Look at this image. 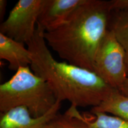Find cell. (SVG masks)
Instances as JSON below:
<instances>
[{"instance_id": "cell-1", "label": "cell", "mask_w": 128, "mask_h": 128, "mask_svg": "<svg viewBox=\"0 0 128 128\" xmlns=\"http://www.w3.org/2000/svg\"><path fill=\"white\" fill-rule=\"evenodd\" d=\"M44 33L37 24L34 38L27 44L32 56V71L50 85L60 102L68 100L76 108L100 105L115 89L94 72L56 60L44 40Z\"/></svg>"}, {"instance_id": "cell-2", "label": "cell", "mask_w": 128, "mask_h": 128, "mask_svg": "<svg viewBox=\"0 0 128 128\" xmlns=\"http://www.w3.org/2000/svg\"><path fill=\"white\" fill-rule=\"evenodd\" d=\"M110 1L85 0L63 24L44 31V38L60 58L93 72L94 59L108 29Z\"/></svg>"}, {"instance_id": "cell-3", "label": "cell", "mask_w": 128, "mask_h": 128, "mask_svg": "<svg viewBox=\"0 0 128 128\" xmlns=\"http://www.w3.org/2000/svg\"><path fill=\"white\" fill-rule=\"evenodd\" d=\"M52 88L45 80L32 71L21 67L10 79L0 85V112L24 107L34 118L49 112L57 102Z\"/></svg>"}, {"instance_id": "cell-4", "label": "cell", "mask_w": 128, "mask_h": 128, "mask_svg": "<svg viewBox=\"0 0 128 128\" xmlns=\"http://www.w3.org/2000/svg\"><path fill=\"white\" fill-rule=\"evenodd\" d=\"M93 72L119 91L128 78L125 52L111 30L108 29L97 49Z\"/></svg>"}, {"instance_id": "cell-5", "label": "cell", "mask_w": 128, "mask_h": 128, "mask_svg": "<svg viewBox=\"0 0 128 128\" xmlns=\"http://www.w3.org/2000/svg\"><path fill=\"white\" fill-rule=\"evenodd\" d=\"M44 2L45 0H19L0 25V33L28 44L34 38Z\"/></svg>"}, {"instance_id": "cell-6", "label": "cell", "mask_w": 128, "mask_h": 128, "mask_svg": "<svg viewBox=\"0 0 128 128\" xmlns=\"http://www.w3.org/2000/svg\"><path fill=\"white\" fill-rule=\"evenodd\" d=\"M61 102L57 100L52 108L45 114L34 118L28 108L18 107L1 113L0 128H48L53 119L58 114Z\"/></svg>"}, {"instance_id": "cell-7", "label": "cell", "mask_w": 128, "mask_h": 128, "mask_svg": "<svg viewBox=\"0 0 128 128\" xmlns=\"http://www.w3.org/2000/svg\"><path fill=\"white\" fill-rule=\"evenodd\" d=\"M85 0H45L38 24L44 30L56 28L66 21Z\"/></svg>"}, {"instance_id": "cell-8", "label": "cell", "mask_w": 128, "mask_h": 128, "mask_svg": "<svg viewBox=\"0 0 128 128\" xmlns=\"http://www.w3.org/2000/svg\"><path fill=\"white\" fill-rule=\"evenodd\" d=\"M24 44L0 33V59L8 62L10 70L16 72L21 67L30 66L32 54Z\"/></svg>"}, {"instance_id": "cell-9", "label": "cell", "mask_w": 128, "mask_h": 128, "mask_svg": "<svg viewBox=\"0 0 128 128\" xmlns=\"http://www.w3.org/2000/svg\"><path fill=\"white\" fill-rule=\"evenodd\" d=\"M91 111L111 114L128 122V96L115 89L100 105L92 108Z\"/></svg>"}, {"instance_id": "cell-10", "label": "cell", "mask_w": 128, "mask_h": 128, "mask_svg": "<svg viewBox=\"0 0 128 128\" xmlns=\"http://www.w3.org/2000/svg\"><path fill=\"white\" fill-rule=\"evenodd\" d=\"M108 29L113 32L116 38L124 48L126 54V64L128 76V10L112 12Z\"/></svg>"}, {"instance_id": "cell-11", "label": "cell", "mask_w": 128, "mask_h": 128, "mask_svg": "<svg viewBox=\"0 0 128 128\" xmlns=\"http://www.w3.org/2000/svg\"><path fill=\"white\" fill-rule=\"evenodd\" d=\"M82 116L90 128H128V121L103 112L90 111V114Z\"/></svg>"}, {"instance_id": "cell-12", "label": "cell", "mask_w": 128, "mask_h": 128, "mask_svg": "<svg viewBox=\"0 0 128 128\" xmlns=\"http://www.w3.org/2000/svg\"><path fill=\"white\" fill-rule=\"evenodd\" d=\"M48 128H90L78 111L77 108L71 106L65 114H58L49 124Z\"/></svg>"}, {"instance_id": "cell-13", "label": "cell", "mask_w": 128, "mask_h": 128, "mask_svg": "<svg viewBox=\"0 0 128 128\" xmlns=\"http://www.w3.org/2000/svg\"><path fill=\"white\" fill-rule=\"evenodd\" d=\"M112 12H119L128 10V0H111Z\"/></svg>"}, {"instance_id": "cell-14", "label": "cell", "mask_w": 128, "mask_h": 128, "mask_svg": "<svg viewBox=\"0 0 128 128\" xmlns=\"http://www.w3.org/2000/svg\"><path fill=\"white\" fill-rule=\"evenodd\" d=\"M7 2L6 0H0V16L1 18L4 15Z\"/></svg>"}, {"instance_id": "cell-15", "label": "cell", "mask_w": 128, "mask_h": 128, "mask_svg": "<svg viewBox=\"0 0 128 128\" xmlns=\"http://www.w3.org/2000/svg\"><path fill=\"white\" fill-rule=\"evenodd\" d=\"M122 93L124 94V95H127L128 96V78H127V80H126L122 88L120 90Z\"/></svg>"}]
</instances>
